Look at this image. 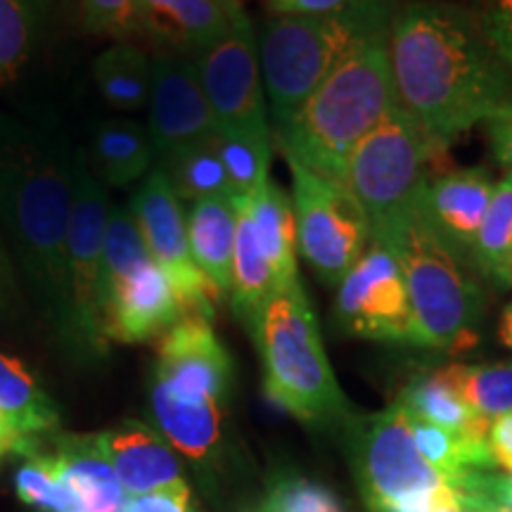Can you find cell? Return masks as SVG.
Returning a JSON list of instances; mask_svg holds the SVG:
<instances>
[{"label":"cell","instance_id":"cell-20","mask_svg":"<svg viewBox=\"0 0 512 512\" xmlns=\"http://www.w3.org/2000/svg\"><path fill=\"white\" fill-rule=\"evenodd\" d=\"M235 226H238L235 197H209L190 204V254L219 294H230V283H233Z\"/></svg>","mask_w":512,"mask_h":512},{"label":"cell","instance_id":"cell-38","mask_svg":"<svg viewBox=\"0 0 512 512\" xmlns=\"http://www.w3.org/2000/svg\"><path fill=\"white\" fill-rule=\"evenodd\" d=\"M472 12L491 46L512 69V0H475Z\"/></svg>","mask_w":512,"mask_h":512},{"label":"cell","instance_id":"cell-22","mask_svg":"<svg viewBox=\"0 0 512 512\" xmlns=\"http://www.w3.org/2000/svg\"><path fill=\"white\" fill-rule=\"evenodd\" d=\"M155 164V145L140 121L112 117L95 126L93 169L105 185L126 188L150 174Z\"/></svg>","mask_w":512,"mask_h":512},{"label":"cell","instance_id":"cell-40","mask_svg":"<svg viewBox=\"0 0 512 512\" xmlns=\"http://www.w3.org/2000/svg\"><path fill=\"white\" fill-rule=\"evenodd\" d=\"M356 0H268V8L273 15H294V17H313L330 15L349 8Z\"/></svg>","mask_w":512,"mask_h":512},{"label":"cell","instance_id":"cell-6","mask_svg":"<svg viewBox=\"0 0 512 512\" xmlns=\"http://www.w3.org/2000/svg\"><path fill=\"white\" fill-rule=\"evenodd\" d=\"M249 330L264 366L266 396L275 406L302 422H330L347 413L302 285L273 292Z\"/></svg>","mask_w":512,"mask_h":512},{"label":"cell","instance_id":"cell-35","mask_svg":"<svg viewBox=\"0 0 512 512\" xmlns=\"http://www.w3.org/2000/svg\"><path fill=\"white\" fill-rule=\"evenodd\" d=\"M150 259L147 247L140 235L138 223L133 219L131 207H110L105 228V249H102V283L100 302L105 299L107 287L121 275Z\"/></svg>","mask_w":512,"mask_h":512},{"label":"cell","instance_id":"cell-13","mask_svg":"<svg viewBox=\"0 0 512 512\" xmlns=\"http://www.w3.org/2000/svg\"><path fill=\"white\" fill-rule=\"evenodd\" d=\"M335 313L351 335L408 342L411 302L399 256L387 247L370 245L339 283Z\"/></svg>","mask_w":512,"mask_h":512},{"label":"cell","instance_id":"cell-30","mask_svg":"<svg viewBox=\"0 0 512 512\" xmlns=\"http://www.w3.org/2000/svg\"><path fill=\"white\" fill-rule=\"evenodd\" d=\"M24 456L27 458L15 475L17 496L24 503L38 512H88L57 453L46 456L29 446Z\"/></svg>","mask_w":512,"mask_h":512},{"label":"cell","instance_id":"cell-26","mask_svg":"<svg viewBox=\"0 0 512 512\" xmlns=\"http://www.w3.org/2000/svg\"><path fill=\"white\" fill-rule=\"evenodd\" d=\"M238 226H235V252H233V283H230V302L238 316L249 325L256 318L273 292L280 290L278 280L261 252L256 233L249 219L247 204L235 197Z\"/></svg>","mask_w":512,"mask_h":512},{"label":"cell","instance_id":"cell-48","mask_svg":"<svg viewBox=\"0 0 512 512\" xmlns=\"http://www.w3.org/2000/svg\"><path fill=\"white\" fill-rule=\"evenodd\" d=\"M223 5H233V8H242V0H219Z\"/></svg>","mask_w":512,"mask_h":512},{"label":"cell","instance_id":"cell-24","mask_svg":"<svg viewBox=\"0 0 512 512\" xmlns=\"http://www.w3.org/2000/svg\"><path fill=\"white\" fill-rule=\"evenodd\" d=\"M57 458L62 460L64 472L72 479L88 512H126V491L102 451L100 434L60 439Z\"/></svg>","mask_w":512,"mask_h":512},{"label":"cell","instance_id":"cell-4","mask_svg":"<svg viewBox=\"0 0 512 512\" xmlns=\"http://www.w3.org/2000/svg\"><path fill=\"white\" fill-rule=\"evenodd\" d=\"M394 0H356L330 15H273L261 31L259 60L275 131L283 128L332 69L392 22Z\"/></svg>","mask_w":512,"mask_h":512},{"label":"cell","instance_id":"cell-23","mask_svg":"<svg viewBox=\"0 0 512 512\" xmlns=\"http://www.w3.org/2000/svg\"><path fill=\"white\" fill-rule=\"evenodd\" d=\"M221 401H192L171 394L162 384H152V413L162 437L192 460L207 458L221 441Z\"/></svg>","mask_w":512,"mask_h":512},{"label":"cell","instance_id":"cell-7","mask_svg":"<svg viewBox=\"0 0 512 512\" xmlns=\"http://www.w3.org/2000/svg\"><path fill=\"white\" fill-rule=\"evenodd\" d=\"M351 458L370 512H475L422 458L399 401L351 422Z\"/></svg>","mask_w":512,"mask_h":512},{"label":"cell","instance_id":"cell-36","mask_svg":"<svg viewBox=\"0 0 512 512\" xmlns=\"http://www.w3.org/2000/svg\"><path fill=\"white\" fill-rule=\"evenodd\" d=\"M256 512H344L335 494L306 479H283Z\"/></svg>","mask_w":512,"mask_h":512},{"label":"cell","instance_id":"cell-28","mask_svg":"<svg viewBox=\"0 0 512 512\" xmlns=\"http://www.w3.org/2000/svg\"><path fill=\"white\" fill-rule=\"evenodd\" d=\"M95 86L119 112H140L150 102L152 57L131 43H114L95 57Z\"/></svg>","mask_w":512,"mask_h":512},{"label":"cell","instance_id":"cell-17","mask_svg":"<svg viewBox=\"0 0 512 512\" xmlns=\"http://www.w3.org/2000/svg\"><path fill=\"white\" fill-rule=\"evenodd\" d=\"M494 190V181L484 169L451 171L427 181L418 214L453 254L472 259Z\"/></svg>","mask_w":512,"mask_h":512},{"label":"cell","instance_id":"cell-45","mask_svg":"<svg viewBox=\"0 0 512 512\" xmlns=\"http://www.w3.org/2000/svg\"><path fill=\"white\" fill-rule=\"evenodd\" d=\"M501 339L505 347L512 349V304L508 306V309L503 311V318H501Z\"/></svg>","mask_w":512,"mask_h":512},{"label":"cell","instance_id":"cell-16","mask_svg":"<svg viewBox=\"0 0 512 512\" xmlns=\"http://www.w3.org/2000/svg\"><path fill=\"white\" fill-rule=\"evenodd\" d=\"M183 318L174 283L152 259L114 280L102 299V332L117 342H147Z\"/></svg>","mask_w":512,"mask_h":512},{"label":"cell","instance_id":"cell-11","mask_svg":"<svg viewBox=\"0 0 512 512\" xmlns=\"http://www.w3.org/2000/svg\"><path fill=\"white\" fill-rule=\"evenodd\" d=\"M110 197L105 183L95 174L86 152L76 150V195L72 226L67 240V268H64V316L72 320L74 330L91 342L102 332V249L110 216Z\"/></svg>","mask_w":512,"mask_h":512},{"label":"cell","instance_id":"cell-5","mask_svg":"<svg viewBox=\"0 0 512 512\" xmlns=\"http://www.w3.org/2000/svg\"><path fill=\"white\" fill-rule=\"evenodd\" d=\"M444 150L425 128L394 102L380 124L351 152L342 188L366 216L370 245L396 254L403 235L418 216L427 166Z\"/></svg>","mask_w":512,"mask_h":512},{"label":"cell","instance_id":"cell-10","mask_svg":"<svg viewBox=\"0 0 512 512\" xmlns=\"http://www.w3.org/2000/svg\"><path fill=\"white\" fill-rule=\"evenodd\" d=\"M195 62L216 131L271 140L259 41L245 10L235 12L228 34L195 55Z\"/></svg>","mask_w":512,"mask_h":512},{"label":"cell","instance_id":"cell-44","mask_svg":"<svg viewBox=\"0 0 512 512\" xmlns=\"http://www.w3.org/2000/svg\"><path fill=\"white\" fill-rule=\"evenodd\" d=\"M491 496H494L496 503L512 508V477L496 475L494 482H491Z\"/></svg>","mask_w":512,"mask_h":512},{"label":"cell","instance_id":"cell-47","mask_svg":"<svg viewBox=\"0 0 512 512\" xmlns=\"http://www.w3.org/2000/svg\"><path fill=\"white\" fill-rule=\"evenodd\" d=\"M475 512H512V508H508V505H501V503H494V505H484V508H479Z\"/></svg>","mask_w":512,"mask_h":512},{"label":"cell","instance_id":"cell-46","mask_svg":"<svg viewBox=\"0 0 512 512\" xmlns=\"http://www.w3.org/2000/svg\"><path fill=\"white\" fill-rule=\"evenodd\" d=\"M8 254H5V247L0 245V297H3L5 283H8Z\"/></svg>","mask_w":512,"mask_h":512},{"label":"cell","instance_id":"cell-31","mask_svg":"<svg viewBox=\"0 0 512 512\" xmlns=\"http://www.w3.org/2000/svg\"><path fill=\"white\" fill-rule=\"evenodd\" d=\"M181 202H200L209 197H235L214 143L183 150L166 162L155 164Z\"/></svg>","mask_w":512,"mask_h":512},{"label":"cell","instance_id":"cell-33","mask_svg":"<svg viewBox=\"0 0 512 512\" xmlns=\"http://www.w3.org/2000/svg\"><path fill=\"white\" fill-rule=\"evenodd\" d=\"M441 370L465 406L482 418L494 422L512 411V363H484V366L451 363Z\"/></svg>","mask_w":512,"mask_h":512},{"label":"cell","instance_id":"cell-1","mask_svg":"<svg viewBox=\"0 0 512 512\" xmlns=\"http://www.w3.org/2000/svg\"><path fill=\"white\" fill-rule=\"evenodd\" d=\"M387 50L396 102L441 147L512 107V69L463 5L396 3Z\"/></svg>","mask_w":512,"mask_h":512},{"label":"cell","instance_id":"cell-37","mask_svg":"<svg viewBox=\"0 0 512 512\" xmlns=\"http://www.w3.org/2000/svg\"><path fill=\"white\" fill-rule=\"evenodd\" d=\"M138 0H81L83 27L91 34L124 38L136 34Z\"/></svg>","mask_w":512,"mask_h":512},{"label":"cell","instance_id":"cell-42","mask_svg":"<svg viewBox=\"0 0 512 512\" xmlns=\"http://www.w3.org/2000/svg\"><path fill=\"white\" fill-rule=\"evenodd\" d=\"M489 448L496 465L512 472V411L491 422Z\"/></svg>","mask_w":512,"mask_h":512},{"label":"cell","instance_id":"cell-21","mask_svg":"<svg viewBox=\"0 0 512 512\" xmlns=\"http://www.w3.org/2000/svg\"><path fill=\"white\" fill-rule=\"evenodd\" d=\"M252 219L256 242L280 287L299 283L297 273V221L287 192L266 181L249 197H242Z\"/></svg>","mask_w":512,"mask_h":512},{"label":"cell","instance_id":"cell-2","mask_svg":"<svg viewBox=\"0 0 512 512\" xmlns=\"http://www.w3.org/2000/svg\"><path fill=\"white\" fill-rule=\"evenodd\" d=\"M76 150L50 121L0 112V235L31 285L64 313Z\"/></svg>","mask_w":512,"mask_h":512},{"label":"cell","instance_id":"cell-34","mask_svg":"<svg viewBox=\"0 0 512 512\" xmlns=\"http://www.w3.org/2000/svg\"><path fill=\"white\" fill-rule=\"evenodd\" d=\"M216 152H219L235 197H249L268 181L271 166V140L252 136H228L216 133Z\"/></svg>","mask_w":512,"mask_h":512},{"label":"cell","instance_id":"cell-43","mask_svg":"<svg viewBox=\"0 0 512 512\" xmlns=\"http://www.w3.org/2000/svg\"><path fill=\"white\" fill-rule=\"evenodd\" d=\"M29 446H31V439H22L19 434L12 432L8 425H3V422H0V458L10 451L24 453Z\"/></svg>","mask_w":512,"mask_h":512},{"label":"cell","instance_id":"cell-32","mask_svg":"<svg viewBox=\"0 0 512 512\" xmlns=\"http://www.w3.org/2000/svg\"><path fill=\"white\" fill-rule=\"evenodd\" d=\"M479 271L501 285L512 283V171L496 185L472 252Z\"/></svg>","mask_w":512,"mask_h":512},{"label":"cell","instance_id":"cell-8","mask_svg":"<svg viewBox=\"0 0 512 512\" xmlns=\"http://www.w3.org/2000/svg\"><path fill=\"white\" fill-rule=\"evenodd\" d=\"M411 302V339L418 347L463 354L477 344L484 297L477 283L427 223L415 216L399 249Z\"/></svg>","mask_w":512,"mask_h":512},{"label":"cell","instance_id":"cell-49","mask_svg":"<svg viewBox=\"0 0 512 512\" xmlns=\"http://www.w3.org/2000/svg\"><path fill=\"white\" fill-rule=\"evenodd\" d=\"M0 422H3V425H8V422H5V420H3V418H0Z\"/></svg>","mask_w":512,"mask_h":512},{"label":"cell","instance_id":"cell-3","mask_svg":"<svg viewBox=\"0 0 512 512\" xmlns=\"http://www.w3.org/2000/svg\"><path fill=\"white\" fill-rule=\"evenodd\" d=\"M387 41L389 27L358 43L275 131L287 164H299L335 185L344 183L351 152L396 102Z\"/></svg>","mask_w":512,"mask_h":512},{"label":"cell","instance_id":"cell-25","mask_svg":"<svg viewBox=\"0 0 512 512\" xmlns=\"http://www.w3.org/2000/svg\"><path fill=\"white\" fill-rule=\"evenodd\" d=\"M399 403L411 418L425 420L430 425L444 427V430L467 434V437L489 439L491 420L482 418V415L465 406V401L456 394V389L451 387L441 368L432 370V373L415 375L403 387Z\"/></svg>","mask_w":512,"mask_h":512},{"label":"cell","instance_id":"cell-14","mask_svg":"<svg viewBox=\"0 0 512 512\" xmlns=\"http://www.w3.org/2000/svg\"><path fill=\"white\" fill-rule=\"evenodd\" d=\"M150 131L157 164L190 147L214 143L216 121L192 55L162 53L152 60Z\"/></svg>","mask_w":512,"mask_h":512},{"label":"cell","instance_id":"cell-9","mask_svg":"<svg viewBox=\"0 0 512 512\" xmlns=\"http://www.w3.org/2000/svg\"><path fill=\"white\" fill-rule=\"evenodd\" d=\"M297 247L325 285H339L366 254L370 230L366 216L342 185L290 164Z\"/></svg>","mask_w":512,"mask_h":512},{"label":"cell","instance_id":"cell-15","mask_svg":"<svg viewBox=\"0 0 512 512\" xmlns=\"http://www.w3.org/2000/svg\"><path fill=\"white\" fill-rule=\"evenodd\" d=\"M230 375V356L211 328V320L185 316L162 335L155 382L171 394L192 401L226 403Z\"/></svg>","mask_w":512,"mask_h":512},{"label":"cell","instance_id":"cell-29","mask_svg":"<svg viewBox=\"0 0 512 512\" xmlns=\"http://www.w3.org/2000/svg\"><path fill=\"white\" fill-rule=\"evenodd\" d=\"M50 0H0V86L27 72L46 31Z\"/></svg>","mask_w":512,"mask_h":512},{"label":"cell","instance_id":"cell-39","mask_svg":"<svg viewBox=\"0 0 512 512\" xmlns=\"http://www.w3.org/2000/svg\"><path fill=\"white\" fill-rule=\"evenodd\" d=\"M126 512H197L192 505L190 486L185 482L162 486L147 494L126 496Z\"/></svg>","mask_w":512,"mask_h":512},{"label":"cell","instance_id":"cell-19","mask_svg":"<svg viewBox=\"0 0 512 512\" xmlns=\"http://www.w3.org/2000/svg\"><path fill=\"white\" fill-rule=\"evenodd\" d=\"M100 444L126 496L185 482L174 446L145 422H121L114 430L100 434Z\"/></svg>","mask_w":512,"mask_h":512},{"label":"cell","instance_id":"cell-27","mask_svg":"<svg viewBox=\"0 0 512 512\" xmlns=\"http://www.w3.org/2000/svg\"><path fill=\"white\" fill-rule=\"evenodd\" d=\"M0 418L22 439L50 432L57 408L34 373L19 358L0 354Z\"/></svg>","mask_w":512,"mask_h":512},{"label":"cell","instance_id":"cell-18","mask_svg":"<svg viewBox=\"0 0 512 512\" xmlns=\"http://www.w3.org/2000/svg\"><path fill=\"white\" fill-rule=\"evenodd\" d=\"M238 10L219 0H138L136 34L195 57L228 34Z\"/></svg>","mask_w":512,"mask_h":512},{"label":"cell","instance_id":"cell-41","mask_svg":"<svg viewBox=\"0 0 512 512\" xmlns=\"http://www.w3.org/2000/svg\"><path fill=\"white\" fill-rule=\"evenodd\" d=\"M486 131H489L491 147H494V155L503 166L512 169V107L503 110L496 117L484 121Z\"/></svg>","mask_w":512,"mask_h":512},{"label":"cell","instance_id":"cell-12","mask_svg":"<svg viewBox=\"0 0 512 512\" xmlns=\"http://www.w3.org/2000/svg\"><path fill=\"white\" fill-rule=\"evenodd\" d=\"M131 214L138 223L150 259L174 283L185 316L214 318V302L221 294L192 259L188 216L159 166L145 176L143 185L133 195Z\"/></svg>","mask_w":512,"mask_h":512}]
</instances>
